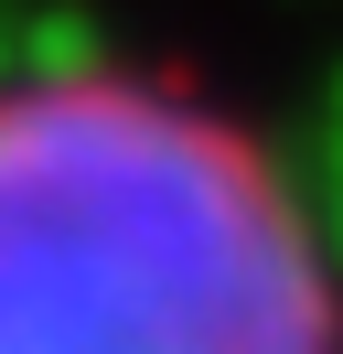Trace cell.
I'll use <instances>...</instances> for the list:
<instances>
[{"instance_id":"6da1fadb","label":"cell","mask_w":343,"mask_h":354,"mask_svg":"<svg viewBox=\"0 0 343 354\" xmlns=\"http://www.w3.org/2000/svg\"><path fill=\"white\" fill-rule=\"evenodd\" d=\"M0 354H343L333 236L236 118L97 65L11 75Z\"/></svg>"}]
</instances>
